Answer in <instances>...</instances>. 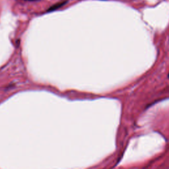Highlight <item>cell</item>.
Listing matches in <instances>:
<instances>
[{"instance_id":"2","label":"cell","mask_w":169,"mask_h":169,"mask_svg":"<svg viewBox=\"0 0 169 169\" xmlns=\"http://www.w3.org/2000/svg\"><path fill=\"white\" fill-rule=\"evenodd\" d=\"M26 1H30V2H33V1H35V0H26Z\"/></svg>"},{"instance_id":"3","label":"cell","mask_w":169,"mask_h":169,"mask_svg":"<svg viewBox=\"0 0 169 169\" xmlns=\"http://www.w3.org/2000/svg\"><path fill=\"white\" fill-rule=\"evenodd\" d=\"M168 77H169V73H168Z\"/></svg>"},{"instance_id":"1","label":"cell","mask_w":169,"mask_h":169,"mask_svg":"<svg viewBox=\"0 0 169 169\" xmlns=\"http://www.w3.org/2000/svg\"><path fill=\"white\" fill-rule=\"evenodd\" d=\"M67 0H65V1H62V2H58V3H56V4H54L52 6H51L48 9V10H47V12H52V11H54L56 10H58V9L61 8L64 5H66V4L67 3Z\"/></svg>"},{"instance_id":"4","label":"cell","mask_w":169,"mask_h":169,"mask_svg":"<svg viewBox=\"0 0 169 169\" xmlns=\"http://www.w3.org/2000/svg\"><path fill=\"white\" fill-rule=\"evenodd\" d=\"M104 1H105V0H104Z\"/></svg>"}]
</instances>
